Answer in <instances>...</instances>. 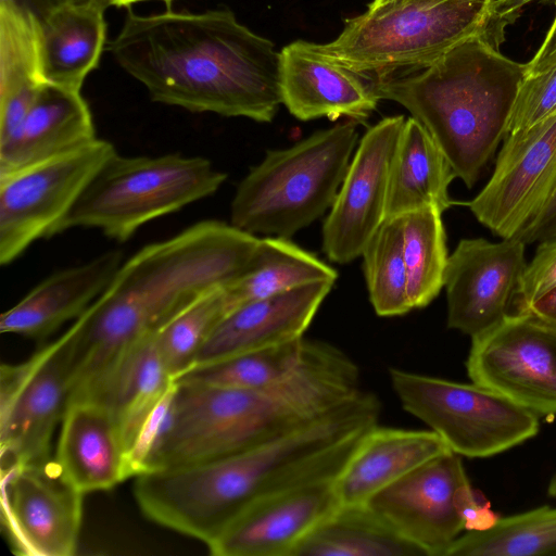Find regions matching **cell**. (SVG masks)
<instances>
[{"instance_id": "cell-1", "label": "cell", "mask_w": 556, "mask_h": 556, "mask_svg": "<svg viewBox=\"0 0 556 556\" xmlns=\"http://www.w3.org/2000/svg\"><path fill=\"white\" fill-rule=\"evenodd\" d=\"M261 238L218 220L199 222L143 247L72 326L70 402L98 400L130 352L208 291L249 267Z\"/></svg>"}, {"instance_id": "cell-2", "label": "cell", "mask_w": 556, "mask_h": 556, "mask_svg": "<svg viewBox=\"0 0 556 556\" xmlns=\"http://www.w3.org/2000/svg\"><path fill=\"white\" fill-rule=\"evenodd\" d=\"M108 49L157 103L260 123L281 104L280 52L227 8L149 15L129 8Z\"/></svg>"}, {"instance_id": "cell-3", "label": "cell", "mask_w": 556, "mask_h": 556, "mask_svg": "<svg viewBox=\"0 0 556 556\" xmlns=\"http://www.w3.org/2000/svg\"><path fill=\"white\" fill-rule=\"evenodd\" d=\"M177 383L149 471L216 459L269 442L324 416L362 390L356 364L337 348L316 340H307L298 370L269 387Z\"/></svg>"}, {"instance_id": "cell-4", "label": "cell", "mask_w": 556, "mask_h": 556, "mask_svg": "<svg viewBox=\"0 0 556 556\" xmlns=\"http://www.w3.org/2000/svg\"><path fill=\"white\" fill-rule=\"evenodd\" d=\"M528 64L503 55L482 37L455 46L431 65L374 81L380 100L404 106L472 188L507 135Z\"/></svg>"}, {"instance_id": "cell-5", "label": "cell", "mask_w": 556, "mask_h": 556, "mask_svg": "<svg viewBox=\"0 0 556 556\" xmlns=\"http://www.w3.org/2000/svg\"><path fill=\"white\" fill-rule=\"evenodd\" d=\"M357 142L356 123L348 121L267 151L238 185L230 224L289 239L330 210Z\"/></svg>"}, {"instance_id": "cell-6", "label": "cell", "mask_w": 556, "mask_h": 556, "mask_svg": "<svg viewBox=\"0 0 556 556\" xmlns=\"http://www.w3.org/2000/svg\"><path fill=\"white\" fill-rule=\"evenodd\" d=\"M491 1L395 0L344 20L334 40L313 46L374 81L419 71L467 39L485 40Z\"/></svg>"}, {"instance_id": "cell-7", "label": "cell", "mask_w": 556, "mask_h": 556, "mask_svg": "<svg viewBox=\"0 0 556 556\" xmlns=\"http://www.w3.org/2000/svg\"><path fill=\"white\" fill-rule=\"evenodd\" d=\"M227 175L202 156H122L100 167L58 233L87 227L124 242L144 224L215 193Z\"/></svg>"}, {"instance_id": "cell-8", "label": "cell", "mask_w": 556, "mask_h": 556, "mask_svg": "<svg viewBox=\"0 0 556 556\" xmlns=\"http://www.w3.org/2000/svg\"><path fill=\"white\" fill-rule=\"evenodd\" d=\"M403 408L466 457H489L533 438L539 416L477 383H459L406 370H390Z\"/></svg>"}, {"instance_id": "cell-9", "label": "cell", "mask_w": 556, "mask_h": 556, "mask_svg": "<svg viewBox=\"0 0 556 556\" xmlns=\"http://www.w3.org/2000/svg\"><path fill=\"white\" fill-rule=\"evenodd\" d=\"M74 341L71 325L23 363L1 365V467L52 458V437L71 399Z\"/></svg>"}, {"instance_id": "cell-10", "label": "cell", "mask_w": 556, "mask_h": 556, "mask_svg": "<svg viewBox=\"0 0 556 556\" xmlns=\"http://www.w3.org/2000/svg\"><path fill=\"white\" fill-rule=\"evenodd\" d=\"M116 152L96 140L0 175V264L12 263L33 242L58 233L93 176Z\"/></svg>"}, {"instance_id": "cell-11", "label": "cell", "mask_w": 556, "mask_h": 556, "mask_svg": "<svg viewBox=\"0 0 556 556\" xmlns=\"http://www.w3.org/2000/svg\"><path fill=\"white\" fill-rule=\"evenodd\" d=\"M473 383L535 415H556V330L527 313H513L472 338L466 361Z\"/></svg>"}, {"instance_id": "cell-12", "label": "cell", "mask_w": 556, "mask_h": 556, "mask_svg": "<svg viewBox=\"0 0 556 556\" xmlns=\"http://www.w3.org/2000/svg\"><path fill=\"white\" fill-rule=\"evenodd\" d=\"M81 492L54 457L1 467V521L15 554L73 556L83 518Z\"/></svg>"}, {"instance_id": "cell-13", "label": "cell", "mask_w": 556, "mask_h": 556, "mask_svg": "<svg viewBox=\"0 0 556 556\" xmlns=\"http://www.w3.org/2000/svg\"><path fill=\"white\" fill-rule=\"evenodd\" d=\"M556 185V113L507 134L495 169L467 206L492 233L516 237L540 212Z\"/></svg>"}, {"instance_id": "cell-14", "label": "cell", "mask_w": 556, "mask_h": 556, "mask_svg": "<svg viewBox=\"0 0 556 556\" xmlns=\"http://www.w3.org/2000/svg\"><path fill=\"white\" fill-rule=\"evenodd\" d=\"M406 118L388 116L367 129L323 226V251L334 263L362 255L386 220L389 178Z\"/></svg>"}, {"instance_id": "cell-15", "label": "cell", "mask_w": 556, "mask_h": 556, "mask_svg": "<svg viewBox=\"0 0 556 556\" xmlns=\"http://www.w3.org/2000/svg\"><path fill=\"white\" fill-rule=\"evenodd\" d=\"M525 247L516 237L495 243L483 238L458 242L444 275L448 328L472 339L514 313L527 267Z\"/></svg>"}, {"instance_id": "cell-16", "label": "cell", "mask_w": 556, "mask_h": 556, "mask_svg": "<svg viewBox=\"0 0 556 556\" xmlns=\"http://www.w3.org/2000/svg\"><path fill=\"white\" fill-rule=\"evenodd\" d=\"M467 481L460 455L447 451L384 488L366 505L422 555L445 556L465 532L457 493Z\"/></svg>"}, {"instance_id": "cell-17", "label": "cell", "mask_w": 556, "mask_h": 556, "mask_svg": "<svg viewBox=\"0 0 556 556\" xmlns=\"http://www.w3.org/2000/svg\"><path fill=\"white\" fill-rule=\"evenodd\" d=\"M341 505L336 479L287 488L247 507L207 547L215 556H293Z\"/></svg>"}, {"instance_id": "cell-18", "label": "cell", "mask_w": 556, "mask_h": 556, "mask_svg": "<svg viewBox=\"0 0 556 556\" xmlns=\"http://www.w3.org/2000/svg\"><path fill=\"white\" fill-rule=\"evenodd\" d=\"M279 52L281 104L295 118L364 123L377 109L374 79L324 58L313 42L295 40Z\"/></svg>"}, {"instance_id": "cell-19", "label": "cell", "mask_w": 556, "mask_h": 556, "mask_svg": "<svg viewBox=\"0 0 556 556\" xmlns=\"http://www.w3.org/2000/svg\"><path fill=\"white\" fill-rule=\"evenodd\" d=\"M332 286L306 283L236 307L213 329L193 366L303 338Z\"/></svg>"}, {"instance_id": "cell-20", "label": "cell", "mask_w": 556, "mask_h": 556, "mask_svg": "<svg viewBox=\"0 0 556 556\" xmlns=\"http://www.w3.org/2000/svg\"><path fill=\"white\" fill-rule=\"evenodd\" d=\"M123 260L119 250H112L49 276L1 314L0 331L45 340L89 308L109 287Z\"/></svg>"}, {"instance_id": "cell-21", "label": "cell", "mask_w": 556, "mask_h": 556, "mask_svg": "<svg viewBox=\"0 0 556 556\" xmlns=\"http://www.w3.org/2000/svg\"><path fill=\"white\" fill-rule=\"evenodd\" d=\"M54 460L83 494L108 491L126 480L125 446L110 407L96 400L68 403Z\"/></svg>"}, {"instance_id": "cell-22", "label": "cell", "mask_w": 556, "mask_h": 556, "mask_svg": "<svg viewBox=\"0 0 556 556\" xmlns=\"http://www.w3.org/2000/svg\"><path fill=\"white\" fill-rule=\"evenodd\" d=\"M98 137L80 91L41 84L14 132L0 142V175L83 147Z\"/></svg>"}, {"instance_id": "cell-23", "label": "cell", "mask_w": 556, "mask_h": 556, "mask_svg": "<svg viewBox=\"0 0 556 556\" xmlns=\"http://www.w3.org/2000/svg\"><path fill=\"white\" fill-rule=\"evenodd\" d=\"M451 451L432 430L372 427L340 475L336 488L342 505H366L378 492L431 458Z\"/></svg>"}, {"instance_id": "cell-24", "label": "cell", "mask_w": 556, "mask_h": 556, "mask_svg": "<svg viewBox=\"0 0 556 556\" xmlns=\"http://www.w3.org/2000/svg\"><path fill=\"white\" fill-rule=\"evenodd\" d=\"M105 9L65 1L39 22V70L42 83L80 91L98 67L106 42Z\"/></svg>"}, {"instance_id": "cell-25", "label": "cell", "mask_w": 556, "mask_h": 556, "mask_svg": "<svg viewBox=\"0 0 556 556\" xmlns=\"http://www.w3.org/2000/svg\"><path fill=\"white\" fill-rule=\"evenodd\" d=\"M454 178L455 173L429 131L416 118H406L391 166L386 219L426 206L443 213L454 204L448 195Z\"/></svg>"}, {"instance_id": "cell-26", "label": "cell", "mask_w": 556, "mask_h": 556, "mask_svg": "<svg viewBox=\"0 0 556 556\" xmlns=\"http://www.w3.org/2000/svg\"><path fill=\"white\" fill-rule=\"evenodd\" d=\"M334 268L288 238L260 239L248 269L225 289L230 311L312 282L334 283Z\"/></svg>"}, {"instance_id": "cell-27", "label": "cell", "mask_w": 556, "mask_h": 556, "mask_svg": "<svg viewBox=\"0 0 556 556\" xmlns=\"http://www.w3.org/2000/svg\"><path fill=\"white\" fill-rule=\"evenodd\" d=\"M156 332L144 338L124 359L99 400L112 410L125 454L138 429L174 378L162 357Z\"/></svg>"}, {"instance_id": "cell-28", "label": "cell", "mask_w": 556, "mask_h": 556, "mask_svg": "<svg viewBox=\"0 0 556 556\" xmlns=\"http://www.w3.org/2000/svg\"><path fill=\"white\" fill-rule=\"evenodd\" d=\"M367 505H341L296 548L293 556H416Z\"/></svg>"}, {"instance_id": "cell-29", "label": "cell", "mask_w": 556, "mask_h": 556, "mask_svg": "<svg viewBox=\"0 0 556 556\" xmlns=\"http://www.w3.org/2000/svg\"><path fill=\"white\" fill-rule=\"evenodd\" d=\"M445 556H556V507L500 517L483 531H465Z\"/></svg>"}, {"instance_id": "cell-30", "label": "cell", "mask_w": 556, "mask_h": 556, "mask_svg": "<svg viewBox=\"0 0 556 556\" xmlns=\"http://www.w3.org/2000/svg\"><path fill=\"white\" fill-rule=\"evenodd\" d=\"M307 339L232 355L193 366L177 377L181 383L227 389H260L279 383L300 367Z\"/></svg>"}, {"instance_id": "cell-31", "label": "cell", "mask_w": 556, "mask_h": 556, "mask_svg": "<svg viewBox=\"0 0 556 556\" xmlns=\"http://www.w3.org/2000/svg\"><path fill=\"white\" fill-rule=\"evenodd\" d=\"M401 217L408 296L413 309L424 308L444 288L448 254L442 212L426 206Z\"/></svg>"}, {"instance_id": "cell-32", "label": "cell", "mask_w": 556, "mask_h": 556, "mask_svg": "<svg viewBox=\"0 0 556 556\" xmlns=\"http://www.w3.org/2000/svg\"><path fill=\"white\" fill-rule=\"evenodd\" d=\"M370 303L377 315L401 316L413 309L403 251L402 217L386 219L362 255Z\"/></svg>"}, {"instance_id": "cell-33", "label": "cell", "mask_w": 556, "mask_h": 556, "mask_svg": "<svg viewBox=\"0 0 556 556\" xmlns=\"http://www.w3.org/2000/svg\"><path fill=\"white\" fill-rule=\"evenodd\" d=\"M226 286L203 294L157 329L159 348L174 379L193 366L213 329L230 312Z\"/></svg>"}, {"instance_id": "cell-34", "label": "cell", "mask_w": 556, "mask_h": 556, "mask_svg": "<svg viewBox=\"0 0 556 556\" xmlns=\"http://www.w3.org/2000/svg\"><path fill=\"white\" fill-rule=\"evenodd\" d=\"M40 84L39 22L0 2V99Z\"/></svg>"}, {"instance_id": "cell-35", "label": "cell", "mask_w": 556, "mask_h": 556, "mask_svg": "<svg viewBox=\"0 0 556 556\" xmlns=\"http://www.w3.org/2000/svg\"><path fill=\"white\" fill-rule=\"evenodd\" d=\"M556 113V65L527 76L516 98L507 134L531 127Z\"/></svg>"}, {"instance_id": "cell-36", "label": "cell", "mask_w": 556, "mask_h": 556, "mask_svg": "<svg viewBox=\"0 0 556 556\" xmlns=\"http://www.w3.org/2000/svg\"><path fill=\"white\" fill-rule=\"evenodd\" d=\"M177 388L178 383L174 379L138 429L125 454L126 479L137 478L149 471L152 457L165 432Z\"/></svg>"}, {"instance_id": "cell-37", "label": "cell", "mask_w": 556, "mask_h": 556, "mask_svg": "<svg viewBox=\"0 0 556 556\" xmlns=\"http://www.w3.org/2000/svg\"><path fill=\"white\" fill-rule=\"evenodd\" d=\"M556 288V237L539 242L527 264L514 304V313H523L534 301Z\"/></svg>"}, {"instance_id": "cell-38", "label": "cell", "mask_w": 556, "mask_h": 556, "mask_svg": "<svg viewBox=\"0 0 556 556\" xmlns=\"http://www.w3.org/2000/svg\"><path fill=\"white\" fill-rule=\"evenodd\" d=\"M457 508L464 521L465 531H483L498 520L489 502L475 490L470 481L464 483L457 493Z\"/></svg>"}, {"instance_id": "cell-39", "label": "cell", "mask_w": 556, "mask_h": 556, "mask_svg": "<svg viewBox=\"0 0 556 556\" xmlns=\"http://www.w3.org/2000/svg\"><path fill=\"white\" fill-rule=\"evenodd\" d=\"M532 1L552 3L556 7V0H492L489 5L485 40L498 49L505 39L506 26L515 23L522 8Z\"/></svg>"}, {"instance_id": "cell-40", "label": "cell", "mask_w": 556, "mask_h": 556, "mask_svg": "<svg viewBox=\"0 0 556 556\" xmlns=\"http://www.w3.org/2000/svg\"><path fill=\"white\" fill-rule=\"evenodd\" d=\"M556 237V185L535 217L516 236L523 243L541 242Z\"/></svg>"}, {"instance_id": "cell-41", "label": "cell", "mask_w": 556, "mask_h": 556, "mask_svg": "<svg viewBox=\"0 0 556 556\" xmlns=\"http://www.w3.org/2000/svg\"><path fill=\"white\" fill-rule=\"evenodd\" d=\"M527 64V76L543 73L556 65V15L541 47L536 51L533 59Z\"/></svg>"}, {"instance_id": "cell-42", "label": "cell", "mask_w": 556, "mask_h": 556, "mask_svg": "<svg viewBox=\"0 0 556 556\" xmlns=\"http://www.w3.org/2000/svg\"><path fill=\"white\" fill-rule=\"evenodd\" d=\"M523 313L556 330V288L534 301Z\"/></svg>"}, {"instance_id": "cell-43", "label": "cell", "mask_w": 556, "mask_h": 556, "mask_svg": "<svg viewBox=\"0 0 556 556\" xmlns=\"http://www.w3.org/2000/svg\"><path fill=\"white\" fill-rule=\"evenodd\" d=\"M65 1L68 0H0L31 14L38 22Z\"/></svg>"}, {"instance_id": "cell-44", "label": "cell", "mask_w": 556, "mask_h": 556, "mask_svg": "<svg viewBox=\"0 0 556 556\" xmlns=\"http://www.w3.org/2000/svg\"><path fill=\"white\" fill-rule=\"evenodd\" d=\"M98 1L105 9L109 7L129 9V8H131V5L134 3L139 2V0H98Z\"/></svg>"}, {"instance_id": "cell-45", "label": "cell", "mask_w": 556, "mask_h": 556, "mask_svg": "<svg viewBox=\"0 0 556 556\" xmlns=\"http://www.w3.org/2000/svg\"><path fill=\"white\" fill-rule=\"evenodd\" d=\"M392 1H395V0H372L369 4H368V9H375V8H378V7H381V5H384L387 3H390Z\"/></svg>"}, {"instance_id": "cell-46", "label": "cell", "mask_w": 556, "mask_h": 556, "mask_svg": "<svg viewBox=\"0 0 556 556\" xmlns=\"http://www.w3.org/2000/svg\"><path fill=\"white\" fill-rule=\"evenodd\" d=\"M141 1H160V2H163L165 5H166V10H172V4L175 2V0H139V2Z\"/></svg>"}, {"instance_id": "cell-47", "label": "cell", "mask_w": 556, "mask_h": 556, "mask_svg": "<svg viewBox=\"0 0 556 556\" xmlns=\"http://www.w3.org/2000/svg\"><path fill=\"white\" fill-rule=\"evenodd\" d=\"M70 1H73V2H77V3H91V2H97L99 3L98 0H70ZM100 4V3H99ZM105 9V8H104Z\"/></svg>"}]
</instances>
